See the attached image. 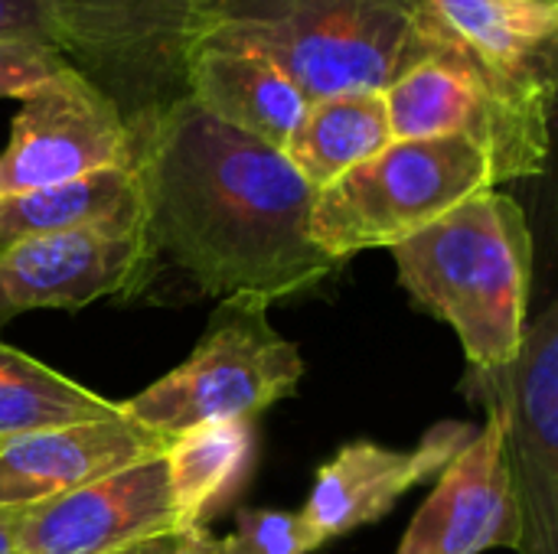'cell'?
Wrapping results in <instances>:
<instances>
[{"label":"cell","mask_w":558,"mask_h":554,"mask_svg":"<svg viewBox=\"0 0 558 554\" xmlns=\"http://www.w3.org/2000/svg\"><path fill=\"white\" fill-rule=\"evenodd\" d=\"M298 513L281 509H245L235 519L232 535L213 539L203 535L199 554H311Z\"/></svg>","instance_id":"21"},{"label":"cell","mask_w":558,"mask_h":554,"mask_svg":"<svg viewBox=\"0 0 558 554\" xmlns=\"http://www.w3.org/2000/svg\"><path fill=\"white\" fill-rule=\"evenodd\" d=\"M468 385L497 415L504 457L520 506V554H558V307L533 323L520 356L490 372L471 369Z\"/></svg>","instance_id":"7"},{"label":"cell","mask_w":558,"mask_h":554,"mask_svg":"<svg viewBox=\"0 0 558 554\" xmlns=\"http://www.w3.org/2000/svg\"><path fill=\"white\" fill-rule=\"evenodd\" d=\"M481 189L497 186L487 153L471 140H392L317 189L311 242L333 261L369 248H396Z\"/></svg>","instance_id":"4"},{"label":"cell","mask_w":558,"mask_h":554,"mask_svg":"<svg viewBox=\"0 0 558 554\" xmlns=\"http://www.w3.org/2000/svg\"><path fill=\"white\" fill-rule=\"evenodd\" d=\"M392 140L396 137L386 111V95L353 91L307 101L281 153L304 176L307 186L324 189L347 170L376 157Z\"/></svg>","instance_id":"17"},{"label":"cell","mask_w":558,"mask_h":554,"mask_svg":"<svg viewBox=\"0 0 558 554\" xmlns=\"http://www.w3.org/2000/svg\"><path fill=\"white\" fill-rule=\"evenodd\" d=\"M163 451L167 441L128 418L124 408L118 418L10 438L0 444V509L65 496Z\"/></svg>","instance_id":"15"},{"label":"cell","mask_w":558,"mask_h":554,"mask_svg":"<svg viewBox=\"0 0 558 554\" xmlns=\"http://www.w3.org/2000/svg\"><path fill=\"white\" fill-rule=\"evenodd\" d=\"M134 212H141V193L131 167L98 170L69 183L0 196V248Z\"/></svg>","instance_id":"19"},{"label":"cell","mask_w":558,"mask_h":554,"mask_svg":"<svg viewBox=\"0 0 558 554\" xmlns=\"http://www.w3.org/2000/svg\"><path fill=\"white\" fill-rule=\"evenodd\" d=\"M474 434L477 431L468 424L441 421L412 451H389L369 441L340 447L337 457L317 470L314 490L298 513L311 549L317 552L320 545L389 516L409 490L438 477Z\"/></svg>","instance_id":"13"},{"label":"cell","mask_w":558,"mask_h":554,"mask_svg":"<svg viewBox=\"0 0 558 554\" xmlns=\"http://www.w3.org/2000/svg\"><path fill=\"white\" fill-rule=\"evenodd\" d=\"M186 98L216 121L284 150L307 98L262 52L222 36H196L186 62Z\"/></svg>","instance_id":"16"},{"label":"cell","mask_w":558,"mask_h":554,"mask_svg":"<svg viewBox=\"0 0 558 554\" xmlns=\"http://www.w3.org/2000/svg\"><path fill=\"white\" fill-rule=\"evenodd\" d=\"M0 36H29L52 42L43 0H0Z\"/></svg>","instance_id":"23"},{"label":"cell","mask_w":558,"mask_h":554,"mask_svg":"<svg viewBox=\"0 0 558 554\" xmlns=\"http://www.w3.org/2000/svg\"><path fill=\"white\" fill-rule=\"evenodd\" d=\"M203 535L206 529H173V532H163V535H154V539H144V542H134L128 549L108 554H199Z\"/></svg>","instance_id":"24"},{"label":"cell","mask_w":558,"mask_h":554,"mask_svg":"<svg viewBox=\"0 0 558 554\" xmlns=\"http://www.w3.org/2000/svg\"><path fill=\"white\" fill-rule=\"evenodd\" d=\"M196 36L252 46L307 101L386 91L438 56L422 0H196Z\"/></svg>","instance_id":"3"},{"label":"cell","mask_w":558,"mask_h":554,"mask_svg":"<svg viewBox=\"0 0 558 554\" xmlns=\"http://www.w3.org/2000/svg\"><path fill=\"white\" fill-rule=\"evenodd\" d=\"M118 415V402L0 343V441Z\"/></svg>","instance_id":"20"},{"label":"cell","mask_w":558,"mask_h":554,"mask_svg":"<svg viewBox=\"0 0 558 554\" xmlns=\"http://www.w3.org/2000/svg\"><path fill=\"white\" fill-rule=\"evenodd\" d=\"M173 529L183 522L163 454L16 509L20 554H108Z\"/></svg>","instance_id":"12"},{"label":"cell","mask_w":558,"mask_h":554,"mask_svg":"<svg viewBox=\"0 0 558 554\" xmlns=\"http://www.w3.org/2000/svg\"><path fill=\"white\" fill-rule=\"evenodd\" d=\"M252 457V421H206L167 444L163 460L183 529H206V519L242 490Z\"/></svg>","instance_id":"18"},{"label":"cell","mask_w":558,"mask_h":554,"mask_svg":"<svg viewBox=\"0 0 558 554\" xmlns=\"http://www.w3.org/2000/svg\"><path fill=\"white\" fill-rule=\"evenodd\" d=\"M144 229L203 294L265 304L320 284L340 261L311 242L317 189L288 157L193 98L131 124Z\"/></svg>","instance_id":"1"},{"label":"cell","mask_w":558,"mask_h":554,"mask_svg":"<svg viewBox=\"0 0 558 554\" xmlns=\"http://www.w3.org/2000/svg\"><path fill=\"white\" fill-rule=\"evenodd\" d=\"M422 10L438 33V56L553 114L558 0H422Z\"/></svg>","instance_id":"11"},{"label":"cell","mask_w":558,"mask_h":554,"mask_svg":"<svg viewBox=\"0 0 558 554\" xmlns=\"http://www.w3.org/2000/svg\"><path fill=\"white\" fill-rule=\"evenodd\" d=\"M65 65L69 62L59 56L52 42L29 36H0V98L23 101Z\"/></svg>","instance_id":"22"},{"label":"cell","mask_w":558,"mask_h":554,"mask_svg":"<svg viewBox=\"0 0 558 554\" xmlns=\"http://www.w3.org/2000/svg\"><path fill=\"white\" fill-rule=\"evenodd\" d=\"M0 554H20V545H16V509H0Z\"/></svg>","instance_id":"25"},{"label":"cell","mask_w":558,"mask_h":554,"mask_svg":"<svg viewBox=\"0 0 558 554\" xmlns=\"http://www.w3.org/2000/svg\"><path fill=\"white\" fill-rule=\"evenodd\" d=\"M157 264L144 212L0 248V323L43 307H85L137 291Z\"/></svg>","instance_id":"10"},{"label":"cell","mask_w":558,"mask_h":554,"mask_svg":"<svg viewBox=\"0 0 558 554\" xmlns=\"http://www.w3.org/2000/svg\"><path fill=\"white\" fill-rule=\"evenodd\" d=\"M0 444H3V441H0Z\"/></svg>","instance_id":"26"},{"label":"cell","mask_w":558,"mask_h":554,"mask_svg":"<svg viewBox=\"0 0 558 554\" xmlns=\"http://www.w3.org/2000/svg\"><path fill=\"white\" fill-rule=\"evenodd\" d=\"M523 526L513 477L504 457V431L487 411L484 428L438 473V483L412 519L396 554L520 552Z\"/></svg>","instance_id":"14"},{"label":"cell","mask_w":558,"mask_h":554,"mask_svg":"<svg viewBox=\"0 0 558 554\" xmlns=\"http://www.w3.org/2000/svg\"><path fill=\"white\" fill-rule=\"evenodd\" d=\"M383 95L396 140L464 137L487 153L494 186L546 170L553 114L510 98L448 56L415 65Z\"/></svg>","instance_id":"8"},{"label":"cell","mask_w":558,"mask_h":554,"mask_svg":"<svg viewBox=\"0 0 558 554\" xmlns=\"http://www.w3.org/2000/svg\"><path fill=\"white\" fill-rule=\"evenodd\" d=\"M265 313L268 304L258 297H226L193 356L124 402V415L170 444L196 424L252 421L288 398L304 359Z\"/></svg>","instance_id":"5"},{"label":"cell","mask_w":558,"mask_h":554,"mask_svg":"<svg viewBox=\"0 0 558 554\" xmlns=\"http://www.w3.org/2000/svg\"><path fill=\"white\" fill-rule=\"evenodd\" d=\"M59 56L105 91L128 127L186 98L196 0H43Z\"/></svg>","instance_id":"6"},{"label":"cell","mask_w":558,"mask_h":554,"mask_svg":"<svg viewBox=\"0 0 558 554\" xmlns=\"http://www.w3.org/2000/svg\"><path fill=\"white\" fill-rule=\"evenodd\" d=\"M134 140L118 104L65 65L20 101L0 153V196L131 167Z\"/></svg>","instance_id":"9"},{"label":"cell","mask_w":558,"mask_h":554,"mask_svg":"<svg viewBox=\"0 0 558 554\" xmlns=\"http://www.w3.org/2000/svg\"><path fill=\"white\" fill-rule=\"evenodd\" d=\"M409 297L445 320L477 372L520 356L530 323L533 232L523 206L481 189L392 248Z\"/></svg>","instance_id":"2"}]
</instances>
